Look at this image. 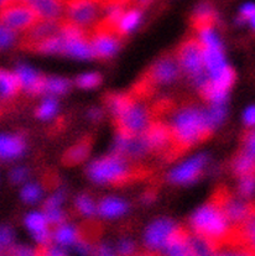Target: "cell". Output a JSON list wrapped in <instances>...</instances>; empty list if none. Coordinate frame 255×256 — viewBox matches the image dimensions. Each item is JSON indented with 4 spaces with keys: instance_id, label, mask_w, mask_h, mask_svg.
Masks as SVG:
<instances>
[{
    "instance_id": "obj_5",
    "label": "cell",
    "mask_w": 255,
    "mask_h": 256,
    "mask_svg": "<svg viewBox=\"0 0 255 256\" xmlns=\"http://www.w3.org/2000/svg\"><path fill=\"white\" fill-rule=\"evenodd\" d=\"M116 130L130 135H140L146 132L154 122L152 110L142 102H138L135 96L118 118L114 119Z\"/></svg>"
},
{
    "instance_id": "obj_42",
    "label": "cell",
    "mask_w": 255,
    "mask_h": 256,
    "mask_svg": "<svg viewBox=\"0 0 255 256\" xmlns=\"http://www.w3.org/2000/svg\"><path fill=\"white\" fill-rule=\"evenodd\" d=\"M45 214L48 216V220L50 223V226H58L61 224L64 223V219H66V214L64 213V210L61 208H51V210H45Z\"/></svg>"
},
{
    "instance_id": "obj_56",
    "label": "cell",
    "mask_w": 255,
    "mask_h": 256,
    "mask_svg": "<svg viewBox=\"0 0 255 256\" xmlns=\"http://www.w3.org/2000/svg\"><path fill=\"white\" fill-rule=\"evenodd\" d=\"M2 256H5V255H2Z\"/></svg>"
},
{
    "instance_id": "obj_49",
    "label": "cell",
    "mask_w": 255,
    "mask_h": 256,
    "mask_svg": "<svg viewBox=\"0 0 255 256\" xmlns=\"http://www.w3.org/2000/svg\"><path fill=\"white\" fill-rule=\"evenodd\" d=\"M96 256H116L108 244H100L96 248Z\"/></svg>"
},
{
    "instance_id": "obj_20",
    "label": "cell",
    "mask_w": 255,
    "mask_h": 256,
    "mask_svg": "<svg viewBox=\"0 0 255 256\" xmlns=\"http://www.w3.org/2000/svg\"><path fill=\"white\" fill-rule=\"evenodd\" d=\"M142 19V8L138 5H132V6L128 8L123 16L120 18L118 24L116 26V31L119 36L129 35L130 32L135 30L138 26L140 25Z\"/></svg>"
},
{
    "instance_id": "obj_38",
    "label": "cell",
    "mask_w": 255,
    "mask_h": 256,
    "mask_svg": "<svg viewBox=\"0 0 255 256\" xmlns=\"http://www.w3.org/2000/svg\"><path fill=\"white\" fill-rule=\"evenodd\" d=\"M238 193L243 198H250L255 193V174L239 177Z\"/></svg>"
},
{
    "instance_id": "obj_39",
    "label": "cell",
    "mask_w": 255,
    "mask_h": 256,
    "mask_svg": "<svg viewBox=\"0 0 255 256\" xmlns=\"http://www.w3.org/2000/svg\"><path fill=\"white\" fill-rule=\"evenodd\" d=\"M16 41L18 31L5 25H2V28H0V46H2V48H10V47L15 45Z\"/></svg>"
},
{
    "instance_id": "obj_33",
    "label": "cell",
    "mask_w": 255,
    "mask_h": 256,
    "mask_svg": "<svg viewBox=\"0 0 255 256\" xmlns=\"http://www.w3.org/2000/svg\"><path fill=\"white\" fill-rule=\"evenodd\" d=\"M238 235L242 245H246L255 252V214L246 222L242 226H239Z\"/></svg>"
},
{
    "instance_id": "obj_52",
    "label": "cell",
    "mask_w": 255,
    "mask_h": 256,
    "mask_svg": "<svg viewBox=\"0 0 255 256\" xmlns=\"http://www.w3.org/2000/svg\"><path fill=\"white\" fill-rule=\"evenodd\" d=\"M152 2V0H135V4H136L139 8H144V6H148Z\"/></svg>"
},
{
    "instance_id": "obj_4",
    "label": "cell",
    "mask_w": 255,
    "mask_h": 256,
    "mask_svg": "<svg viewBox=\"0 0 255 256\" xmlns=\"http://www.w3.org/2000/svg\"><path fill=\"white\" fill-rule=\"evenodd\" d=\"M176 57L182 72L191 80L196 90H201L207 84L208 76L204 67V48L197 38H190L178 46Z\"/></svg>"
},
{
    "instance_id": "obj_14",
    "label": "cell",
    "mask_w": 255,
    "mask_h": 256,
    "mask_svg": "<svg viewBox=\"0 0 255 256\" xmlns=\"http://www.w3.org/2000/svg\"><path fill=\"white\" fill-rule=\"evenodd\" d=\"M94 57L106 60L113 57L120 48V36L114 30L97 25L90 35Z\"/></svg>"
},
{
    "instance_id": "obj_15",
    "label": "cell",
    "mask_w": 255,
    "mask_h": 256,
    "mask_svg": "<svg viewBox=\"0 0 255 256\" xmlns=\"http://www.w3.org/2000/svg\"><path fill=\"white\" fill-rule=\"evenodd\" d=\"M25 226L32 234L34 239L40 245H50L54 234L50 230V223L45 213L31 212L25 216Z\"/></svg>"
},
{
    "instance_id": "obj_6",
    "label": "cell",
    "mask_w": 255,
    "mask_h": 256,
    "mask_svg": "<svg viewBox=\"0 0 255 256\" xmlns=\"http://www.w3.org/2000/svg\"><path fill=\"white\" fill-rule=\"evenodd\" d=\"M60 35L64 38V52L62 54L78 61H88L94 57L90 35L80 26L68 22H62Z\"/></svg>"
},
{
    "instance_id": "obj_44",
    "label": "cell",
    "mask_w": 255,
    "mask_h": 256,
    "mask_svg": "<svg viewBox=\"0 0 255 256\" xmlns=\"http://www.w3.org/2000/svg\"><path fill=\"white\" fill-rule=\"evenodd\" d=\"M242 151L249 154L250 156L255 158V130L248 132L243 136L242 141Z\"/></svg>"
},
{
    "instance_id": "obj_29",
    "label": "cell",
    "mask_w": 255,
    "mask_h": 256,
    "mask_svg": "<svg viewBox=\"0 0 255 256\" xmlns=\"http://www.w3.org/2000/svg\"><path fill=\"white\" fill-rule=\"evenodd\" d=\"M31 48L45 54H62V52H64V38L58 32L40 41V42H36L35 45L31 46Z\"/></svg>"
},
{
    "instance_id": "obj_41",
    "label": "cell",
    "mask_w": 255,
    "mask_h": 256,
    "mask_svg": "<svg viewBox=\"0 0 255 256\" xmlns=\"http://www.w3.org/2000/svg\"><path fill=\"white\" fill-rule=\"evenodd\" d=\"M6 256H38V249H32L28 245H12L6 250Z\"/></svg>"
},
{
    "instance_id": "obj_7",
    "label": "cell",
    "mask_w": 255,
    "mask_h": 256,
    "mask_svg": "<svg viewBox=\"0 0 255 256\" xmlns=\"http://www.w3.org/2000/svg\"><path fill=\"white\" fill-rule=\"evenodd\" d=\"M102 0H67L64 20L84 28H94L102 19Z\"/></svg>"
},
{
    "instance_id": "obj_18",
    "label": "cell",
    "mask_w": 255,
    "mask_h": 256,
    "mask_svg": "<svg viewBox=\"0 0 255 256\" xmlns=\"http://www.w3.org/2000/svg\"><path fill=\"white\" fill-rule=\"evenodd\" d=\"M25 139L19 134H2L0 136V156L2 160H15L25 154Z\"/></svg>"
},
{
    "instance_id": "obj_3",
    "label": "cell",
    "mask_w": 255,
    "mask_h": 256,
    "mask_svg": "<svg viewBox=\"0 0 255 256\" xmlns=\"http://www.w3.org/2000/svg\"><path fill=\"white\" fill-rule=\"evenodd\" d=\"M139 170L118 154L96 158L87 166L88 178L100 186H119L135 178Z\"/></svg>"
},
{
    "instance_id": "obj_21",
    "label": "cell",
    "mask_w": 255,
    "mask_h": 256,
    "mask_svg": "<svg viewBox=\"0 0 255 256\" xmlns=\"http://www.w3.org/2000/svg\"><path fill=\"white\" fill-rule=\"evenodd\" d=\"M129 210V204L118 197H106L98 204V214L106 219H114L124 216Z\"/></svg>"
},
{
    "instance_id": "obj_45",
    "label": "cell",
    "mask_w": 255,
    "mask_h": 256,
    "mask_svg": "<svg viewBox=\"0 0 255 256\" xmlns=\"http://www.w3.org/2000/svg\"><path fill=\"white\" fill-rule=\"evenodd\" d=\"M28 171L26 167L16 166L10 171L9 180L14 184H22V182L28 178Z\"/></svg>"
},
{
    "instance_id": "obj_25",
    "label": "cell",
    "mask_w": 255,
    "mask_h": 256,
    "mask_svg": "<svg viewBox=\"0 0 255 256\" xmlns=\"http://www.w3.org/2000/svg\"><path fill=\"white\" fill-rule=\"evenodd\" d=\"M52 234H54V242L58 245H62V246L76 244L78 240H80V238L82 236V233L78 230L76 226L64 223L56 226Z\"/></svg>"
},
{
    "instance_id": "obj_55",
    "label": "cell",
    "mask_w": 255,
    "mask_h": 256,
    "mask_svg": "<svg viewBox=\"0 0 255 256\" xmlns=\"http://www.w3.org/2000/svg\"><path fill=\"white\" fill-rule=\"evenodd\" d=\"M15 2H28V0H15Z\"/></svg>"
},
{
    "instance_id": "obj_13",
    "label": "cell",
    "mask_w": 255,
    "mask_h": 256,
    "mask_svg": "<svg viewBox=\"0 0 255 256\" xmlns=\"http://www.w3.org/2000/svg\"><path fill=\"white\" fill-rule=\"evenodd\" d=\"M181 226L168 218H158L146 226L144 233V244L150 252H160L168 240L178 233Z\"/></svg>"
},
{
    "instance_id": "obj_32",
    "label": "cell",
    "mask_w": 255,
    "mask_h": 256,
    "mask_svg": "<svg viewBox=\"0 0 255 256\" xmlns=\"http://www.w3.org/2000/svg\"><path fill=\"white\" fill-rule=\"evenodd\" d=\"M71 88V82L64 77L51 76L45 78V93L48 96H62Z\"/></svg>"
},
{
    "instance_id": "obj_9",
    "label": "cell",
    "mask_w": 255,
    "mask_h": 256,
    "mask_svg": "<svg viewBox=\"0 0 255 256\" xmlns=\"http://www.w3.org/2000/svg\"><path fill=\"white\" fill-rule=\"evenodd\" d=\"M214 200L220 204L222 210H224L226 216H228L232 226L239 228L243 226L254 213L255 203L246 202V198L240 196L230 194L228 190H220L216 193Z\"/></svg>"
},
{
    "instance_id": "obj_8",
    "label": "cell",
    "mask_w": 255,
    "mask_h": 256,
    "mask_svg": "<svg viewBox=\"0 0 255 256\" xmlns=\"http://www.w3.org/2000/svg\"><path fill=\"white\" fill-rule=\"evenodd\" d=\"M181 72L182 68L176 54L161 57L156 60L145 73V80L142 82V90H145L146 88L152 90L155 87H165V86L172 84L178 80Z\"/></svg>"
},
{
    "instance_id": "obj_34",
    "label": "cell",
    "mask_w": 255,
    "mask_h": 256,
    "mask_svg": "<svg viewBox=\"0 0 255 256\" xmlns=\"http://www.w3.org/2000/svg\"><path fill=\"white\" fill-rule=\"evenodd\" d=\"M44 196V188L41 184H35V182H30L26 184L20 190V197L22 200L26 204H36L40 202V200Z\"/></svg>"
},
{
    "instance_id": "obj_28",
    "label": "cell",
    "mask_w": 255,
    "mask_h": 256,
    "mask_svg": "<svg viewBox=\"0 0 255 256\" xmlns=\"http://www.w3.org/2000/svg\"><path fill=\"white\" fill-rule=\"evenodd\" d=\"M132 99V96L126 93H112L106 96V104L113 119L118 118Z\"/></svg>"
},
{
    "instance_id": "obj_19",
    "label": "cell",
    "mask_w": 255,
    "mask_h": 256,
    "mask_svg": "<svg viewBox=\"0 0 255 256\" xmlns=\"http://www.w3.org/2000/svg\"><path fill=\"white\" fill-rule=\"evenodd\" d=\"M190 235L191 234L181 226L165 245L161 256H194L190 242Z\"/></svg>"
},
{
    "instance_id": "obj_36",
    "label": "cell",
    "mask_w": 255,
    "mask_h": 256,
    "mask_svg": "<svg viewBox=\"0 0 255 256\" xmlns=\"http://www.w3.org/2000/svg\"><path fill=\"white\" fill-rule=\"evenodd\" d=\"M216 256H255V252L246 245H224Z\"/></svg>"
},
{
    "instance_id": "obj_37",
    "label": "cell",
    "mask_w": 255,
    "mask_h": 256,
    "mask_svg": "<svg viewBox=\"0 0 255 256\" xmlns=\"http://www.w3.org/2000/svg\"><path fill=\"white\" fill-rule=\"evenodd\" d=\"M207 114L210 124L216 129L224 122L227 110H226L224 104H210V108H207Z\"/></svg>"
},
{
    "instance_id": "obj_30",
    "label": "cell",
    "mask_w": 255,
    "mask_h": 256,
    "mask_svg": "<svg viewBox=\"0 0 255 256\" xmlns=\"http://www.w3.org/2000/svg\"><path fill=\"white\" fill-rule=\"evenodd\" d=\"M57 113H58V102L54 96H48L46 98H44L35 110L36 118L42 122H48V120L54 119Z\"/></svg>"
},
{
    "instance_id": "obj_10",
    "label": "cell",
    "mask_w": 255,
    "mask_h": 256,
    "mask_svg": "<svg viewBox=\"0 0 255 256\" xmlns=\"http://www.w3.org/2000/svg\"><path fill=\"white\" fill-rule=\"evenodd\" d=\"M40 20L35 10L26 2H14L2 8V25L16 31H28Z\"/></svg>"
},
{
    "instance_id": "obj_27",
    "label": "cell",
    "mask_w": 255,
    "mask_h": 256,
    "mask_svg": "<svg viewBox=\"0 0 255 256\" xmlns=\"http://www.w3.org/2000/svg\"><path fill=\"white\" fill-rule=\"evenodd\" d=\"M190 242H191L192 252L194 256H216L218 252V246L210 240L206 239L197 234L190 235Z\"/></svg>"
},
{
    "instance_id": "obj_40",
    "label": "cell",
    "mask_w": 255,
    "mask_h": 256,
    "mask_svg": "<svg viewBox=\"0 0 255 256\" xmlns=\"http://www.w3.org/2000/svg\"><path fill=\"white\" fill-rule=\"evenodd\" d=\"M66 200V190L64 188H57L56 190L51 193L45 200V210H51V208H61L64 202Z\"/></svg>"
},
{
    "instance_id": "obj_11",
    "label": "cell",
    "mask_w": 255,
    "mask_h": 256,
    "mask_svg": "<svg viewBox=\"0 0 255 256\" xmlns=\"http://www.w3.org/2000/svg\"><path fill=\"white\" fill-rule=\"evenodd\" d=\"M207 162L208 156L204 152L196 154L186 158L170 170L168 174V182L174 184H181V186L194 184L202 176Z\"/></svg>"
},
{
    "instance_id": "obj_51",
    "label": "cell",
    "mask_w": 255,
    "mask_h": 256,
    "mask_svg": "<svg viewBox=\"0 0 255 256\" xmlns=\"http://www.w3.org/2000/svg\"><path fill=\"white\" fill-rule=\"evenodd\" d=\"M155 200V194L152 192H146L144 196H142V202L144 203H152V200Z\"/></svg>"
},
{
    "instance_id": "obj_12",
    "label": "cell",
    "mask_w": 255,
    "mask_h": 256,
    "mask_svg": "<svg viewBox=\"0 0 255 256\" xmlns=\"http://www.w3.org/2000/svg\"><path fill=\"white\" fill-rule=\"evenodd\" d=\"M152 154H158L162 156H175L176 148L174 144L172 134L168 122L154 120L146 132H142Z\"/></svg>"
},
{
    "instance_id": "obj_24",
    "label": "cell",
    "mask_w": 255,
    "mask_h": 256,
    "mask_svg": "<svg viewBox=\"0 0 255 256\" xmlns=\"http://www.w3.org/2000/svg\"><path fill=\"white\" fill-rule=\"evenodd\" d=\"M232 171L238 177L255 174V158L240 150L232 161Z\"/></svg>"
},
{
    "instance_id": "obj_17",
    "label": "cell",
    "mask_w": 255,
    "mask_h": 256,
    "mask_svg": "<svg viewBox=\"0 0 255 256\" xmlns=\"http://www.w3.org/2000/svg\"><path fill=\"white\" fill-rule=\"evenodd\" d=\"M61 25L62 20H38L30 30L26 31L25 41L28 45H35L36 42L58 34Z\"/></svg>"
},
{
    "instance_id": "obj_53",
    "label": "cell",
    "mask_w": 255,
    "mask_h": 256,
    "mask_svg": "<svg viewBox=\"0 0 255 256\" xmlns=\"http://www.w3.org/2000/svg\"><path fill=\"white\" fill-rule=\"evenodd\" d=\"M248 24L250 25V28H253V31H255V15H253V16L248 20Z\"/></svg>"
},
{
    "instance_id": "obj_1",
    "label": "cell",
    "mask_w": 255,
    "mask_h": 256,
    "mask_svg": "<svg viewBox=\"0 0 255 256\" xmlns=\"http://www.w3.org/2000/svg\"><path fill=\"white\" fill-rule=\"evenodd\" d=\"M168 124L172 134L176 152L194 148L214 132L208 119L207 108L192 103L176 108Z\"/></svg>"
},
{
    "instance_id": "obj_26",
    "label": "cell",
    "mask_w": 255,
    "mask_h": 256,
    "mask_svg": "<svg viewBox=\"0 0 255 256\" xmlns=\"http://www.w3.org/2000/svg\"><path fill=\"white\" fill-rule=\"evenodd\" d=\"M90 151V142L88 140L80 141L68 148L64 154V161L66 164H78L88 158Z\"/></svg>"
},
{
    "instance_id": "obj_31",
    "label": "cell",
    "mask_w": 255,
    "mask_h": 256,
    "mask_svg": "<svg viewBox=\"0 0 255 256\" xmlns=\"http://www.w3.org/2000/svg\"><path fill=\"white\" fill-rule=\"evenodd\" d=\"M74 208L83 218H93L96 213H98V206L87 193H80L74 198Z\"/></svg>"
},
{
    "instance_id": "obj_46",
    "label": "cell",
    "mask_w": 255,
    "mask_h": 256,
    "mask_svg": "<svg viewBox=\"0 0 255 256\" xmlns=\"http://www.w3.org/2000/svg\"><path fill=\"white\" fill-rule=\"evenodd\" d=\"M38 249V256H67L62 248L54 246V245H40Z\"/></svg>"
},
{
    "instance_id": "obj_54",
    "label": "cell",
    "mask_w": 255,
    "mask_h": 256,
    "mask_svg": "<svg viewBox=\"0 0 255 256\" xmlns=\"http://www.w3.org/2000/svg\"><path fill=\"white\" fill-rule=\"evenodd\" d=\"M136 256H161V255H156L155 252H146V254H140V255H136Z\"/></svg>"
},
{
    "instance_id": "obj_48",
    "label": "cell",
    "mask_w": 255,
    "mask_h": 256,
    "mask_svg": "<svg viewBox=\"0 0 255 256\" xmlns=\"http://www.w3.org/2000/svg\"><path fill=\"white\" fill-rule=\"evenodd\" d=\"M243 122L246 126L255 128V106H250L244 110Z\"/></svg>"
},
{
    "instance_id": "obj_43",
    "label": "cell",
    "mask_w": 255,
    "mask_h": 256,
    "mask_svg": "<svg viewBox=\"0 0 255 256\" xmlns=\"http://www.w3.org/2000/svg\"><path fill=\"white\" fill-rule=\"evenodd\" d=\"M14 242V232L9 226H2V232H0V242H2V252L10 249Z\"/></svg>"
},
{
    "instance_id": "obj_22",
    "label": "cell",
    "mask_w": 255,
    "mask_h": 256,
    "mask_svg": "<svg viewBox=\"0 0 255 256\" xmlns=\"http://www.w3.org/2000/svg\"><path fill=\"white\" fill-rule=\"evenodd\" d=\"M22 90L19 77L15 72L2 70L0 72V96L2 102H9Z\"/></svg>"
},
{
    "instance_id": "obj_35",
    "label": "cell",
    "mask_w": 255,
    "mask_h": 256,
    "mask_svg": "<svg viewBox=\"0 0 255 256\" xmlns=\"http://www.w3.org/2000/svg\"><path fill=\"white\" fill-rule=\"evenodd\" d=\"M102 82V77L97 72L82 73L76 78V84L82 90H92L98 87Z\"/></svg>"
},
{
    "instance_id": "obj_23",
    "label": "cell",
    "mask_w": 255,
    "mask_h": 256,
    "mask_svg": "<svg viewBox=\"0 0 255 256\" xmlns=\"http://www.w3.org/2000/svg\"><path fill=\"white\" fill-rule=\"evenodd\" d=\"M192 22H194V28L204 25H214L217 22V12H216L214 6L208 2H200L194 10Z\"/></svg>"
},
{
    "instance_id": "obj_2",
    "label": "cell",
    "mask_w": 255,
    "mask_h": 256,
    "mask_svg": "<svg viewBox=\"0 0 255 256\" xmlns=\"http://www.w3.org/2000/svg\"><path fill=\"white\" fill-rule=\"evenodd\" d=\"M190 223L194 234L214 242L218 250L230 244L236 235V228L232 226L224 210L214 198L197 208L192 214Z\"/></svg>"
},
{
    "instance_id": "obj_50",
    "label": "cell",
    "mask_w": 255,
    "mask_h": 256,
    "mask_svg": "<svg viewBox=\"0 0 255 256\" xmlns=\"http://www.w3.org/2000/svg\"><path fill=\"white\" fill-rule=\"evenodd\" d=\"M87 116L88 119L92 120V122H100V120L103 118V112L98 108H92L88 110Z\"/></svg>"
},
{
    "instance_id": "obj_47",
    "label": "cell",
    "mask_w": 255,
    "mask_h": 256,
    "mask_svg": "<svg viewBox=\"0 0 255 256\" xmlns=\"http://www.w3.org/2000/svg\"><path fill=\"white\" fill-rule=\"evenodd\" d=\"M135 252V244L130 239H122L118 244L119 256H132Z\"/></svg>"
},
{
    "instance_id": "obj_16",
    "label": "cell",
    "mask_w": 255,
    "mask_h": 256,
    "mask_svg": "<svg viewBox=\"0 0 255 256\" xmlns=\"http://www.w3.org/2000/svg\"><path fill=\"white\" fill-rule=\"evenodd\" d=\"M15 73L18 74L22 84V90L28 96H38L45 93V78L41 76L35 68L28 64H19Z\"/></svg>"
}]
</instances>
